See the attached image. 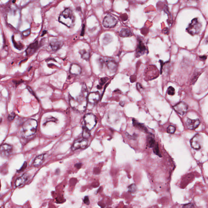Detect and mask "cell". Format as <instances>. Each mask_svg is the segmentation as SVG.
I'll use <instances>...</instances> for the list:
<instances>
[{"label": "cell", "mask_w": 208, "mask_h": 208, "mask_svg": "<svg viewBox=\"0 0 208 208\" xmlns=\"http://www.w3.org/2000/svg\"><path fill=\"white\" fill-rule=\"evenodd\" d=\"M50 44L53 50L56 51L62 47L63 42L58 40L53 39L50 42Z\"/></svg>", "instance_id": "obj_18"}, {"label": "cell", "mask_w": 208, "mask_h": 208, "mask_svg": "<svg viewBox=\"0 0 208 208\" xmlns=\"http://www.w3.org/2000/svg\"><path fill=\"white\" fill-rule=\"evenodd\" d=\"M12 41L14 47L15 48L19 50H22L23 48H24V45L22 43L20 42H18L15 41L14 36H12Z\"/></svg>", "instance_id": "obj_25"}, {"label": "cell", "mask_w": 208, "mask_h": 208, "mask_svg": "<svg viewBox=\"0 0 208 208\" xmlns=\"http://www.w3.org/2000/svg\"><path fill=\"white\" fill-rule=\"evenodd\" d=\"M117 23V19L111 15H107L103 20V26L106 28H112L116 26Z\"/></svg>", "instance_id": "obj_8"}, {"label": "cell", "mask_w": 208, "mask_h": 208, "mask_svg": "<svg viewBox=\"0 0 208 208\" xmlns=\"http://www.w3.org/2000/svg\"><path fill=\"white\" fill-rule=\"evenodd\" d=\"M88 144V141L85 138H79L74 142L72 146V149L73 151L80 148H85L86 147Z\"/></svg>", "instance_id": "obj_11"}, {"label": "cell", "mask_w": 208, "mask_h": 208, "mask_svg": "<svg viewBox=\"0 0 208 208\" xmlns=\"http://www.w3.org/2000/svg\"><path fill=\"white\" fill-rule=\"evenodd\" d=\"M133 121V126L137 128V129H139L140 131H142L145 133H148L147 128L145 127V126L143 124H141L140 123L138 122L135 119H133L132 120Z\"/></svg>", "instance_id": "obj_20"}, {"label": "cell", "mask_w": 208, "mask_h": 208, "mask_svg": "<svg viewBox=\"0 0 208 208\" xmlns=\"http://www.w3.org/2000/svg\"><path fill=\"white\" fill-rule=\"evenodd\" d=\"M27 163H26V162H25V163L23 164V166H22V167H21V168L18 170V172H21L24 171L25 169L26 168V167H27Z\"/></svg>", "instance_id": "obj_36"}, {"label": "cell", "mask_w": 208, "mask_h": 208, "mask_svg": "<svg viewBox=\"0 0 208 208\" xmlns=\"http://www.w3.org/2000/svg\"><path fill=\"white\" fill-rule=\"evenodd\" d=\"M37 122L34 119H29L26 121L23 125V131L26 137L33 136L36 131Z\"/></svg>", "instance_id": "obj_3"}, {"label": "cell", "mask_w": 208, "mask_h": 208, "mask_svg": "<svg viewBox=\"0 0 208 208\" xmlns=\"http://www.w3.org/2000/svg\"><path fill=\"white\" fill-rule=\"evenodd\" d=\"M16 114H15L14 112L11 113L9 115L8 117V119L9 121V122H12V121H13L15 117H16Z\"/></svg>", "instance_id": "obj_34"}, {"label": "cell", "mask_w": 208, "mask_h": 208, "mask_svg": "<svg viewBox=\"0 0 208 208\" xmlns=\"http://www.w3.org/2000/svg\"><path fill=\"white\" fill-rule=\"evenodd\" d=\"M201 73V72H195L193 77L191 80V83L192 84H194L195 83Z\"/></svg>", "instance_id": "obj_28"}, {"label": "cell", "mask_w": 208, "mask_h": 208, "mask_svg": "<svg viewBox=\"0 0 208 208\" xmlns=\"http://www.w3.org/2000/svg\"><path fill=\"white\" fill-rule=\"evenodd\" d=\"M88 90L85 84L82 85L81 94L76 98L69 95L70 106L78 112H83L86 110L87 103Z\"/></svg>", "instance_id": "obj_1"}, {"label": "cell", "mask_w": 208, "mask_h": 208, "mask_svg": "<svg viewBox=\"0 0 208 208\" xmlns=\"http://www.w3.org/2000/svg\"><path fill=\"white\" fill-rule=\"evenodd\" d=\"M91 136L90 131L88 130L86 126H83V138L87 139L89 138Z\"/></svg>", "instance_id": "obj_26"}, {"label": "cell", "mask_w": 208, "mask_h": 208, "mask_svg": "<svg viewBox=\"0 0 208 208\" xmlns=\"http://www.w3.org/2000/svg\"><path fill=\"white\" fill-rule=\"evenodd\" d=\"M2 119L1 118H0V124L1 123V122H2Z\"/></svg>", "instance_id": "obj_43"}, {"label": "cell", "mask_w": 208, "mask_h": 208, "mask_svg": "<svg viewBox=\"0 0 208 208\" xmlns=\"http://www.w3.org/2000/svg\"><path fill=\"white\" fill-rule=\"evenodd\" d=\"M159 72L155 65H149L145 69V78L146 80H151L159 76Z\"/></svg>", "instance_id": "obj_5"}, {"label": "cell", "mask_w": 208, "mask_h": 208, "mask_svg": "<svg viewBox=\"0 0 208 208\" xmlns=\"http://www.w3.org/2000/svg\"><path fill=\"white\" fill-rule=\"evenodd\" d=\"M100 94L98 92H93L89 93L87 96L89 103L92 105H95L99 100Z\"/></svg>", "instance_id": "obj_13"}, {"label": "cell", "mask_w": 208, "mask_h": 208, "mask_svg": "<svg viewBox=\"0 0 208 208\" xmlns=\"http://www.w3.org/2000/svg\"><path fill=\"white\" fill-rule=\"evenodd\" d=\"M137 42L136 56L137 57H139L148 53V49L145 44L143 39L141 37H139L137 38Z\"/></svg>", "instance_id": "obj_7"}, {"label": "cell", "mask_w": 208, "mask_h": 208, "mask_svg": "<svg viewBox=\"0 0 208 208\" xmlns=\"http://www.w3.org/2000/svg\"><path fill=\"white\" fill-rule=\"evenodd\" d=\"M38 41H36L31 44L26 50V56H30L36 52L38 48Z\"/></svg>", "instance_id": "obj_16"}, {"label": "cell", "mask_w": 208, "mask_h": 208, "mask_svg": "<svg viewBox=\"0 0 208 208\" xmlns=\"http://www.w3.org/2000/svg\"><path fill=\"white\" fill-rule=\"evenodd\" d=\"M119 36L121 37H129L132 36L133 34L130 29H122L119 33Z\"/></svg>", "instance_id": "obj_22"}, {"label": "cell", "mask_w": 208, "mask_h": 208, "mask_svg": "<svg viewBox=\"0 0 208 208\" xmlns=\"http://www.w3.org/2000/svg\"><path fill=\"white\" fill-rule=\"evenodd\" d=\"M173 108L178 114L181 115H183L187 112L188 106L184 102H181L176 105Z\"/></svg>", "instance_id": "obj_12"}, {"label": "cell", "mask_w": 208, "mask_h": 208, "mask_svg": "<svg viewBox=\"0 0 208 208\" xmlns=\"http://www.w3.org/2000/svg\"><path fill=\"white\" fill-rule=\"evenodd\" d=\"M29 179V176L27 174H24L20 177L16 179L15 182V186L16 187L21 186L25 184Z\"/></svg>", "instance_id": "obj_17"}, {"label": "cell", "mask_w": 208, "mask_h": 208, "mask_svg": "<svg viewBox=\"0 0 208 208\" xmlns=\"http://www.w3.org/2000/svg\"><path fill=\"white\" fill-rule=\"evenodd\" d=\"M31 30L30 29H29L25 30V31H23V36H28L31 34Z\"/></svg>", "instance_id": "obj_35"}, {"label": "cell", "mask_w": 208, "mask_h": 208, "mask_svg": "<svg viewBox=\"0 0 208 208\" xmlns=\"http://www.w3.org/2000/svg\"><path fill=\"white\" fill-rule=\"evenodd\" d=\"M79 53L80 54L81 57L82 59H85L86 61H89L90 57V54L89 52H87L85 50H80L79 51Z\"/></svg>", "instance_id": "obj_24"}, {"label": "cell", "mask_w": 208, "mask_h": 208, "mask_svg": "<svg viewBox=\"0 0 208 208\" xmlns=\"http://www.w3.org/2000/svg\"><path fill=\"white\" fill-rule=\"evenodd\" d=\"M176 130V129L175 126L170 125L167 128V132L168 133L173 134L175 132Z\"/></svg>", "instance_id": "obj_31"}, {"label": "cell", "mask_w": 208, "mask_h": 208, "mask_svg": "<svg viewBox=\"0 0 208 208\" xmlns=\"http://www.w3.org/2000/svg\"><path fill=\"white\" fill-rule=\"evenodd\" d=\"M12 151L13 147L8 144H3L0 146V155L3 157H8Z\"/></svg>", "instance_id": "obj_10"}, {"label": "cell", "mask_w": 208, "mask_h": 208, "mask_svg": "<svg viewBox=\"0 0 208 208\" xmlns=\"http://www.w3.org/2000/svg\"><path fill=\"white\" fill-rule=\"evenodd\" d=\"M153 148V152L156 155L159 156H161V154L159 151V145L157 143H155V145L154 146Z\"/></svg>", "instance_id": "obj_30"}, {"label": "cell", "mask_w": 208, "mask_h": 208, "mask_svg": "<svg viewBox=\"0 0 208 208\" xmlns=\"http://www.w3.org/2000/svg\"><path fill=\"white\" fill-rule=\"evenodd\" d=\"M155 144L154 136L153 134L150 133L147 139V145L148 147L152 148Z\"/></svg>", "instance_id": "obj_23"}, {"label": "cell", "mask_w": 208, "mask_h": 208, "mask_svg": "<svg viewBox=\"0 0 208 208\" xmlns=\"http://www.w3.org/2000/svg\"><path fill=\"white\" fill-rule=\"evenodd\" d=\"M1 181H0V189H1Z\"/></svg>", "instance_id": "obj_44"}, {"label": "cell", "mask_w": 208, "mask_h": 208, "mask_svg": "<svg viewBox=\"0 0 208 208\" xmlns=\"http://www.w3.org/2000/svg\"><path fill=\"white\" fill-rule=\"evenodd\" d=\"M75 20V15L70 8L65 9L59 17V21L69 28L74 26Z\"/></svg>", "instance_id": "obj_2"}, {"label": "cell", "mask_w": 208, "mask_h": 208, "mask_svg": "<svg viewBox=\"0 0 208 208\" xmlns=\"http://www.w3.org/2000/svg\"><path fill=\"white\" fill-rule=\"evenodd\" d=\"M167 94L169 95H173L175 94V89L172 87H168L167 91Z\"/></svg>", "instance_id": "obj_32"}, {"label": "cell", "mask_w": 208, "mask_h": 208, "mask_svg": "<svg viewBox=\"0 0 208 208\" xmlns=\"http://www.w3.org/2000/svg\"><path fill=\"white\" fill-rule=\"evenodd\" d=\"M203 138L199 134H197L192 138L190 141L191 146L195 150H199L203 145Z\"/></svg>", "instance_id": "obj_9"}, {"label": "cell", "mask_w": 208, "mask_h": 208, "mask_svg": "<svg viewBox=\"0 0 208 208\" xmlns=\"http://www.w3.org/2000/svg\"><path fill=\"white\" fill-rule=\"evenodd\" d=\"M112 41V37L109 34H106L103 39V43L105 45H106L110 43Z\"/></svg>", "instance_id": "obj_27"}, {"label": "cell", "mask_w": 208, "mask_h": 208, "mask_svg": "<svg viewBox=\"0 0 208 208\" xmlns=\"http://www.w3.org/2000/svg\"><path fill=\"white\" fill-rule=\"evenodd\" d=\"M109 78L107 77L103 78L100 79L99 81V85L97 87L98 89H100L102 88V86L108 80Z\"/></svg>", "instance_id": "obj_29"}, {"label": "cell", "mask_w": 208, "mask_h": 208, "mask_svg": "<svg viewBox=\"0 0 208 208\" xmlns=\"http://www.w3.org/2000/svg\"><path fill=\"white\" fill-rule=\"evenodd\" d=\"M81 165H82L81 164H77L75 165V167H76L77 169H79V168H81Z\"/></svg>", "instance_id": "obj_39"}, {"label": "cell", "mask_w": 208, "mask_h": 208, "mask_svg": "<svg viewBox=\"0 0 208 208\" xmlns=\"http://www.w3.org/2000/svg\"><path fill=\"white\" fill-rule=\"evenodd\" d=\"M84 31H85V25H84L83 26V29H82V31H81V36H83L84 35Z\"/></svg>", "instance_id": "obj_41"}, {"label": "cell", "mask_w": 208, "mask_h": 208, "mask_svg": "<svg viewBox=\"0 0 208 208\" xmlns=\"http://www.w3.org/2000/svg\"><path fill=\"white\" fill-rule=\"evenodd\" d=\"M83 202L85 204L87 205H89L90 202H89V199L88 196H86L83 199Z\"/></svg>", "instance_id": "obj_37"}, {"label": "cell", "mask_w": 208, "mask_h": 208, "mask_svg": "<svg viewBox=\"0 0 208 208\" xmlns=\"http://www.w3.org/2000/svg\"><path fill=\"white\" fill-rule=\"evenodd\" d=\"M202 24L198 19L194 18L192 20L191 23L189 25L186 31L192 36L199 33L201 31Z\"/></svg>", "instance_id": "obj_4"}, {"label": "cell", "mask_w": 208, "mask_h": 208, "mask_svg": "<svg viewBox=\"0 0 208 208\" xmlns=\"http://www.w3.org/2000/svg\"><path fill=\"white\" fill-rule=\"evenodd\" d=\"M206 57H206V56H204L200 57V59L201 60L205 61L206 59Z\"/></svg>", "instance_id": "obj_40"}, {"label": "cell", "mask_w": 208, "mask_h": 208, "mask_svg": "<svg viewBox=\"0 0 208 208\" xmlns=\"http://www.w3.org/2000/svg\"><path fill=\"white\" fill-rule=\"evenodd\" d=\"M85 126L89 131L94 128L97 123L96 117L94 115L89 113L85 115L84 117Z\"/></svg>", "instance_id": "obj_6"}, {"label": "cell", "mask_w": 208, "mask_h": 208, "mask_svg": "<svg viewBox=\"0 0 208 208\" xmlns=\"http://www.w3.org/2000/svg\"><path fill=\"white\" fill-rule=\"evenodd\" d=\"M44 159V154H42L37 156L33 162V165L35 167L40 166L43 163Z\"/></svg>", "instance_id": "obj_21"}, {"label": "cell", "mask_w": 208, "mask_h": 208, "mask_svg": "<svg viewBox=\"0 0 208 208\" xmlns=\"http://www.w3.org/2000/svg\"><path fill=\"white\" fill-rule=\"evenodd\" d=\"M70 72L72 75H78L82 72V69L78 65L73 64L70 66Z\"/></svg>", "instance_id": "obj_19"}, {"label": "cell", "mask_w": 208, "mask_h": 208, "mask_svg": "<svg viewBox=\"0 0 208 208\" xmlns=\"http://www.w3.org/2000/svg\"><path fill=\"white\" fill-rule=\"evenodd\" d=\"M47 33V31H43V33H42V34L41 36H43L45 34Z\"/></svg>", "instance_id": "obj_42"}, {"label": "cell", "mask_w": 208, "mask_h": 208, "mask_svg": "<svg viewBox=\"0 0 208 208\" xmlns=\"http://www.w3.org/2000/svg\"><path fill=\"white\" fill-rule=\"evenodd\" d=\"M200 122L199 119L191 120L189 118H188L187 120L186 124L188 129L194 130L198 127L200 125Z\"/></svg>", "instance_id": "obj_15"}, {"label": "cell", "mask_w": 208, "mask_h": 208, "mask_svg": "<svg viewBox=\"0 0 208 208\" xmlns=\"http://www.w3.org/2000/svg\"><path fill=\"white\" fill-rule=\"evenodd\" d=\"M105 64L111 72H115L117 70L118 64L114 59H109L105 61Z\"/></svg>", "instance_id": "obj_14"}, {"label": "cell", "mask_w": 208, "mask_h": 208, "mask_svg": "<svg viewBox=\"0 0 208 208\" xmlns=\"http://www.w3.org/2000/svg\"><path fill=\"white\" fill-rule=\"evenodd\" d=\"M137 190V187L134 184H132L129 187V191L131 192V193H134Z\"/></svg>", "instance_id": "obj_33"}, {"label": "cell", "mask_w": 208, "mask_h": 208, "mask_svg": "<svg viewBox=\"0 0 208 208\" xmlns=\"http://www.w3.org/2000/svg\"><path fill=\"white\" fill-rule=\"evenodd\" d=\"M192 206H193V205L192 204H187V205H185L183 206V208H192Z\"/></svg>", "instance_id": "obj_38"}]
</instances>
